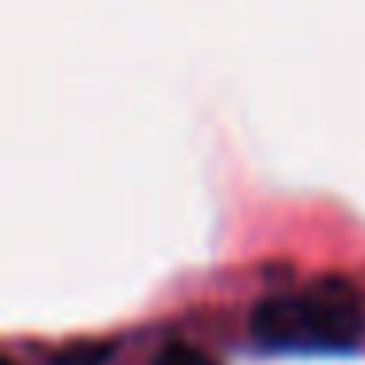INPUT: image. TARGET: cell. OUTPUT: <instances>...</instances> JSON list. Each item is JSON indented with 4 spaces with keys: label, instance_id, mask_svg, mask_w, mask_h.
Listing matches in <instances>:
<instances>
[{
    "label": "cell",
    "instance_id": "obj_1",
    "mask_svg": "<svg viewBox=\"0 0 365 365\" xmlns=\"http://www.w3.org/2000/svg\"><path fill=\"white\" fill-rule=\"evenodd\" d=\"M365 334V302L349 279L326 275L294 294H267L252 310L263 349H354Z\"/></svg>",
    "mask_w": 365,
    "mask_h": 365
},
{
    "label": "cell",
    "instance_id": "obj_4",
    "mask_svg": "<svg viewBox=\"0 0 365 365\" xmlns=\"http://www.w3.org/2000/svg\"><path fill=\"white\" fill-rule=\"evenodd\" d=\"M4 365H16V361H12V357H9V361H4Z\"/></svg>",
    "mask_w": 365,
    "mask_h": 365
},
{
    "label": "cell",
    "instance_id": "obj_3",
    "mask_svg": "<svg viewBox=\"0 0 365 365\" xmlns=\"http://www.w3.org/2000/svg\"><path fill=\"white\" fill-rule=\"evenodd\" d=\"M153 365H216V361L205 354V349L189 346V341H169V346L158 354Z\"/></svg>",
    "mask_w": 365,
    "mask_h": 365
},
{
    "label": "cell",
    "instance_id": "obj_2",
    "mask_svg": "<svg viewBox=\"0 0 365 365\" xmlns=\"http://www.w3.org/2000/svg\"><path fill=\"white\" fill-rule=\"evenodd\" d=\"M114 354V341H75V346L59 349L51 365H106Z\"/></svg>",
    "mask_w": 365,
    "mask_h": 365
}]
</instances>
